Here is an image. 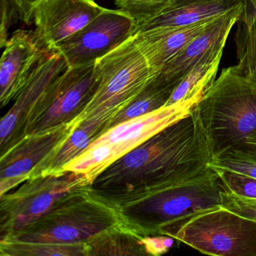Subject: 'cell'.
I'll use <instances>...</instances> for the list:
<instances>
[{
  "instance_id": "1",
  "label": "cell",
  "mask_w": 256,
  "mask_h": 256,
  "mask_svg": "<svg viewBox=\"0 0 256 256\" xmlns=\"http://www.w3.org/2000/svg\"><path fill=\"white\" fill-rule=\"evenodd\" d=\"M196 106L106 168L92 191L122 208L206 170L214 157Z\"/></svg>"
},
{
  "instance_id": "2",
  "label": "cell",
  "mask_w": 256,
  "mask_h": 256,
  "mask_svg": "<svg viewBox=\"0 0 256 256\" xmlns=\"http://www.w3.org/2000/svg\"><path fill=\"white\" fill-rule=\"evenodd\" d=\"M122 221L120 206L91 190L1 238V252L6 256H88V242Z\"/></svg>"
},
{
  "instance_id": "3",
  "label": "cell",
  "mask_w": 256,
  "mask_h": 256,
  "mask_svg": "<svg viewBox=\"0 0 256 256\" xmlns=\"http://www.w3.org/2000/svg\"><path fill=\"white\" fill-rule=\"evenodd\" d=\"M196 108L212 157L217 158L256 132V82L235 66L223 68Z\"/></svg>"
},
{
  "instance_id": "4",
  "label": "cell",
  "mask_w": 256,
  "mask_h": 256,
  "mask_svg": "<svg viewBox=\"0 0 256 256\" xmlns=\"http://www.w3.org/2000/svg\"><path fill=\"white\" fill-rule=\"evenodd\" d=\"M228 191L218 174L210 166L193 178L158 190L120 208L124 221L149 235L194 214L223 205Z\"/></svg>"
},
{
  "instance_id": "5",
  "label": "cell",
  "mask_w": 256,
  "mask_h": 256,
  "mask_svg": "<svg viewBox=\"0 0 256 256\" xmlns=\"http://www.w3.org/2000/svg\"><path fill=\"white\" fill-rule=\"evenodd\" d=\"M91 190L84 175L70 170L31 176L1 194V238L19 232Z\"/></svg>"
},
{
  "instance_id": "6",
  "label": "cell",
  "mask_w": 256,
  "mask_h": 256,
  "mask_svg": "<svg viewBox=\"0 0 256 256\" xmlns=\"http://www.w3.org/2000/svg\"><path fill=\"white\" fill-rule=\"evenodd\" d=\"M98 84L78 121H110L138 95L152 78L149 66L134 36L97 60Z\"/></svg>"
},
{
  "instance_id": "7",
  "label": "cell",
  "mask_w": 256,
  "mask_h": 256,
  "mask_svg": "<svg viewBox=\"0 0 256 256\" xmlns=\"http://www.w3.org/2000/svg\"><path fill=\"white\" fill-rule=\"evenodd\" d=\"M205 92L108 128L64 170L82 174L92 185L95 178L118 158L188 114Z\"/></svg>"
},
{
  "instance_id": "8",
  "label": "cell",
  "mask_w": 256,
  "mask_h": 256,
  "mask_svg": "<svg viewBox=\"0 0 256 256\" xmlns=\"http://www.w3.org/2000/svg\"><path fill=\"white\" fill-rule=\"evenodd\" d=\"M203 254L256 256V220L222 205L186 217L161 230Z\"/></svg>"
},
{
  "instance_id": "9",
  "label": "cell",
  "mask_w": 256,
  "mask_h": 256,
  "mask_svg": "<svg viewBox=\"0 0 256 256\" xmlns=\"http://www.w3.org/2000/svg\"><path fill=\"white\" fill-rule=\"evenodd\" d=\"M96 62L68 67L32 109L18 134L8 146L24 136L74 122L98 86Z\"/></svg>"
},
{
  "instance_id": "10",
  "label": "cell",
  "mask_w": 256,
  "mask_h": 256,
  "mask_svg": "<svg viewBox=\"0 0 256 256\" xmlns=\"http://www.w3.org/2000/svg\"><path fill=\"white\" fill-rule=\"evenodd\" d=\"M136 29L137 22L130 14L106 8L53 52L61 55L68 67L92 64L134 36Z\"/></svg>"
},
{
  "instance_id": "11",
  "label": "cell",
  "mask_w": 256,
  "mask_h": 256,
  "mask_svg": "<svg viewBox=\"0 0 256 256\" xmlns=\"http://www.w3.org/2000/svg\"><path fill=\"white\" fill-rule=\"evenodd\" d=\"M76 122L24 136L8 146L1 157V194L40 174L76 126Z\"/></svg>"
},
{
  "instance_id": "12",
  "label": "cell",
  "mask_w": 256,
  "mask_h": 256,
  "mask_svg": "<svg viewBox=\"0 0 256 256\" xmlns=\"http://www.w3.org/2000/svg\"><path fill=\"white\" fill-rule=\"evenodd\" d=\"M106 10L95 0H42L32 14L34 38L52 53Z\"/></svg>"
},
{
  "instance_id": "13",
  "label": "cell",
  "mask_w": 256,
  "mask_h": 256,
  "mask_svg": "<svg viewBox=\"0 0 256 256\" xmlns=\"http://www.w3.org/2000/svg\"><path fill=\"white\" fill-rule=\"evenodd\" d=\"M68 67L65 59L54 52L46 54L40 60L14 100V106L1 120L2 149L14 140L32 109Z\"/></svg>"
},
{
  "instance_id": "14",
  "label": "cell",
  "mask_w": 256,
  "mask_h": 256,
  "mask_svg": "<svg viewBox=\"0 0 256 256\" xmlns=\"http://www.w3.org/2000/svg\"><path fill=\"white\" fill-rule=\"evenodd\" d=\"M244 6L211 20L203 32L184 46L155 77L176 88L205 54L226 46L228 36L238 22Z\"/></svg>"
},
{
  "instance_id": "15",
  "label": "cell",
  "mask_w": 256,
  "mask_h": 256,
  "mask_svg": "<svg viewBox=\"0 0 256 256\" xmlns=\"http://www.w3.org/2000/svg\"><path fill=\"white\" fill-rule=\"evenodd\" d=\"M0 60V100L2 106L17 98L40 60L46 54L37 44L34 31L13 32Z\"/></svg>"
},
{
  "instance_id": "16",
  "label": "cell",
  "mask_w": 256,
  "mask_h": 256,
  "mask_svg": "<svg viewBox=\"0 0 256 256\" xmlns=\"http://www.w3.org/2000/svg\"><path fill=\"white\" fill-rule=\"evenodd\" d=\"M211 20L182 28H156L134 34L136 44L148 62L152 78L156 76L184 46L203 32Z\"/></svg>"
},
{
  "instance_id": "17",
  "label": "cell",
  "mask_w": 256,
  "mask_h": 256,
  "mask_svg": "<svg viewBox=\"0 0 256 256\" xmlns=\"http://www.w3.org/2000/svg\"><path fill=\"white\" fill-rule=\"evenodd\" d=\"M245 2L246 0H172L161 14L137 25L136 32L156 28H182L212 20L242 7Z\"/></svg>"
},
{
  "instance_id": "18",
  "label": "cell",
  "mask_w": 256,
  "mask_h": 256,
  "mask_svg": "<svg viewBox=\"0 0 256 256\" xmlns=\"http://www.w3.org/2000/svg\"><path fill=\"white\" fill-rule=\"evenodd\" d=\"M149 234L126 222L114 226L88 244V256L96 254H148L146 238Z\"/></svg>"
},
{
  "instance_id": "19",
  "label": "cell",
  "mask_w": 256,
  "mask_h": 256,
  "mask_svg": "<svg viewBox=\"0 0 256 256\" xmlns=\"http://www.w3.org/2000/svg\"><path fill=\"white\" fill-rule=\"evenodd\" d=\"M108 128L107 122L98 120H84L76 122V126L70 136L44 166L40 174L62 172L67 164L84 152Z\"/></svg>"
},
{
  "instance_id": "20",
  "label": "cell",
  "mask_w": 256,
  "mask_h": 256,
  "mask_svg": "<svg viewBox=\"0 0 256 256\" xmlns=\"http://www.w3.org/2000/svg\"><path fill=\"white\" fill-rule=\"evenodd\" d=\"M234 35L235 66L241 74L256 82V0H246Z\"/></svg>"
},
{
  "instance_id": "21",
  "label": "cell",
  "mask_w": 256,
  "mask_h": 256,
  "mask_svg": "<svg viewBox=\"0 0 256 256\" xmlns=\"http://www.w3.org/2000/svg\"><path fill=\"white\" fill-rule=\"evenodd\" d=\"M224 48L214 49L204 55L176 86L166 106L190 100L209 89L215 82Z\"/></svg>"
},
{
  "instance_id": "22",
  "label": "cell",
  "mask_w": 256,
  "mask_h": 256,
  "mask_svg": "<svg viewBox=\"0 0 256 256\" xmlns=\"http://www.w3.org/2000/svg\"><path fill=\"white\" fill-rule=\"evenodd\" d=\"M175 89L158 78H152L131 103L110 121L108 128L164 107Z\"/></svg>"
},
{
  "instance_id": "23",
  "label": "cell",
  "mask_w": 256,
  "mask_h": 256,
  "mask_svg": "<svg viewBox=\"0 0 256 256\" xmlns=\"http://www.w3.org/2000/svg\"><path fill=\"white\" fill-rule=\"evenodd\" d=\"M209 166L239 172L256 178V151L240 146L214 158Z\"/></svg>"
},
{
  "instance_id": "24",
  "label": "cell",
  "mask_w": 256,
  "mask_h": 256,
  "mask_svg": "<svg viewBox=\"0 0 256 256\" xmlns=\"http://www.w3.org/2000/svg\"><path fill=\"white\" fill-rule=\"evenodd\" d=\"M172 0H114L119 10L130 14L140 24L161 14Z\"/></svg>"
},
{
  "instance_id": "25",
  "label": "cell",
  "mask_w": 256,
  "mask_h": 256,
  "mask_svg": "<svg viewBox=\"0 0 256 256\" xmlns=\"http://www.w3.org/2000/svg\"><path fill=\"white\" fill-rule=\"evenodd\" d=\"M212 168L216 170L229 193L256 199V178L227 169Z\"/></svg>"
},
{
  "instance_id": "26",
  "label": "cell",
  "mask_w": 256,
  "mask_h": 256,
  "mask_svg": "<svg viewBox=\"0 0 256 256\" xmlns=\"http://www.w3.org/2000/svg\"><path fill=\"white\" fill-rule=\"evenodd\" d=\"M20 20L18 11L12 0H1L0 47L4 48L8 40V31L13 24Z\"/></svg>"
},
{
  "instance_id": "27",
  "label": "cell",
  "mask_w": 256,
  "mask_h": 256,
  "mask_svg": "<svg viewBox=\"0 0 256 256\" xmlns=\"http://www.w3.org/2000/svg\"><path fill=\"white\" fill-rule=\"evenodd\" d=\"M224 208L240 215L256 220V199L240 197L228 192Z\"/></svg>"
},
{
  "instance_id": "28",
  "label": "cell",
  "mask_w": 256,
  "mask_h": 256,
  "mask_svg": "<svg viewBox=\"0 0 256 256\" xmlns=\"http://www.w3.org/2000/svg\"><path fill=\"white\" fill-rule=\"evenodd\" d=\"M19 13L20 20L25 24H32V14L36 6L42 0H12Z\"/></svg>"
},
{
  "instance_id": "29",
  "label": "cell",
  "mask_w": 256,
  "mask_h": 256,
  "mask_svg": "<svg viewBox=\"0 0 256 256\" xmlns=\"http://www.w3.org/2000/svg\"><path fill=\"white\" fill-rule=\"evenodd\" d=\"M240 146H244V148L256 151V132L254 134H252L250 137L247 138L245 142Z\"/></svg>"
}]
</instances>
